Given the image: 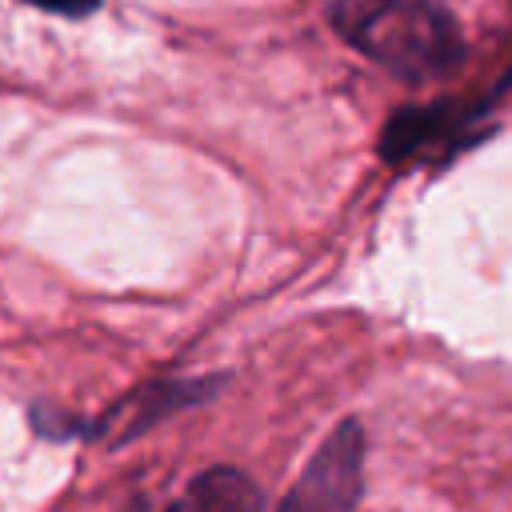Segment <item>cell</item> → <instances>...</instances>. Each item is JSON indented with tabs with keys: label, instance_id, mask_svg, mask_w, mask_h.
<instances>
[{
	"label": "cell",
	"instance_id": "obj_1",
	"mask_svg": "<svg viewBox=\"0 0 512 512\" xmlns=\"http://www.w3.org/2000/svg\"><path fill=\"white\" fill-rule=\"evenodd\" d=\"M328 16L356 52L408 84L448 76L464 60V40L444 0H332Z\"/></svg>",
	"mask_w": 512,
	"mask_h": 512
},
{
	"label": "cell",
	"instance_id": "obj_4",
	"mask_svg": "<svg viewBox=\"0 0 512 512\" xmlns=\"http://www.w3.org/2000/svg\"><path fill=\"white\" fill-rule=\"evenodd\" d=\"M220 380H156L140 392H132L124 404H116L108 412V424L116 428V436H136L144 428H152L156 420L172 416L176 408H188L196 400H204L208 392H216Z\"/></svg>",
	"mask_w": 512,
	"mask_h": 512
},
{
	"label": "cell",
	"instance_id": "obj_2",
	"mask_svg": "<svg viewBox=\"0 0 512 512\" xmlns=\"http://www.w3.org/2000/svg\"><path fill=\"white\" fill-rule=\"evenodd\" d=\"M364 488V432L344 420L312 452L296 484L288 488L280 512H356Z\"/></svg>",
	"mask_w": 512,
	"mask_h": 512
},
{
	"label": "cell",
	"instance_id": "obj_7",
	"mask_svg": "<svg viewBox=\"0 0 512 512\" xmlns=\"http://www.w3.org/2000/svg\"><path fill=\"white\" fill-rule=\"evenodd\" d=\"M504 84H512V68H508V76H504Z\"/></svg>",
	"mask_w": 512,
	"mask_h": 512
},
{
	"label": "cell",
	"instance_id": "obj_5",
	"mask_svg": "<svg viewBox=\"0 0 512 512\" xmlns=\"http://www.w3.org/2000/svg\"><path fill=\"white\" fill-rule=\"evenodd\" d=\"M168 512H264V496L252 476H244L240 468L216 464L192 476V484Z\"/></svg>",
	"mask_w": 512,
	"mask_h": 512
},
{
	"label": "cell",
	"instance_id": "obj_3",
	"mask_svg": "<svg viewBox=\"0 0 512 512\" xmlns=\"http://www.w3.org/2000/svg\"><path fill=\"white\" fill-rule=\"evenodd\" d=\"M472 112L464 104H420V108H404L384 124L380 136V156L388 164L412 160L420 152H428L432 144L456 136L460 128H468Z\"/></svg>",
	"mask_w": 512,
	"mask_h": 512
},
{
	"label": "cell",
	"instance_id": "obj_6",
	"mask_svg": "<svg viewBox=\"0 0 512 512\" xmlns=\"http://www.w3.org/2000/svg\"><path fill=\"white\" fill-rule=\"evenodd\" d=\"M24 4L44 8V12H52V16H88V12H96L104 0H24Z\"/></svg>",
	"mask_w": 512,
	"mask_h": 512
}]
</instances>
